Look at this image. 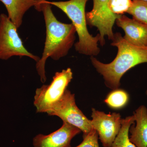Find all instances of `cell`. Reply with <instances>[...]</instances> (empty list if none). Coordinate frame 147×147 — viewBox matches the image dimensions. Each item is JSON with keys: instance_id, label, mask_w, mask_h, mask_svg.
<instances>
[{"instance_id": "cell-18", "label": "cell", "mask_w": 147, "mask_h": 147, "mask_svg": "<svg viewBox=\"0 0 147 147\" xmlns=\"http://www.w3.org/2000/svg\"><path fill=\"white\" fill-rule=\"evenodd\" d=\"M140 1H147V0H140Z\"/></svg>"}, {"instance_id": "cell-10", "label": "cell", "mask_w": 147, "mask_h": 147, "mask_svg": "<svg viewBox=\"0 0 147 147\" xmlns=\"http://www.w3.org/2000/svg\"><path fill=\"white\" fill-rule=\"evenodd\" d=\"M117 26L125 32L124 39L130 44L147 47V26L125 15L119 16L116 20Z\"/></svg>"}, {"instance_id": "cell-3", "label": "cell", "mask_w": 147, "mask_h": 147, "mask_svg": "<svg viewBox=\"0 0 147 147\" xmlns=\"http://www.w3.org/2000/svg\"><path fill=\"white\" fill-rule=\"evenodd\" d=\"M89 0H69L65 1H49L52 5L60 9L71 21L79 37L78 42L74 44L78 53L94 57L100 53L98 42L100 38L99 34L93 36L87 28L86 7Z\"/></svg>"}, {"instance_id": "cell-17", "label": "cell", "mask_w": 147, "mask_h": 147, "mask_svg": "<svg viewBox=\"0 0 147 147\" xmlns=\"http://www.w3.org/2000/svg\"><path fill=\"white\" fill-rule=\"evenodd\" d=\"M97 132L93 128L89 133L83 135V141L75 147H99Z\"/></svg>"}, {"instance_id": "cell-7", "label": "cell", "mask_w": 147, "mask_h": 147, "mask_svg": "<svg viewBox=\"0 0 147 147\" xmlns=\"http://www.w3.org/2000/svg\"><path fill=\"white\" fill-rule=\"evenodd\" d=\"M109 0H93V6L90 11L86 13L87 24L95 27L99 31L100 45L105 44V37L113 40L114 34L113 27L119 16L113 14L109 9Z\"/></svg>"}, {"instance_id": "cell-9", "label": "cell", "mask_w": 147, "mask_h": 147, "mask_svg": "<svg viewBox=\"0 0 147 147\" xmlns=\"http://www.w3.org/2000/svg\"><path fill=\"white\" fill-rule=\"evenodd\" d=\"M81 130L66 122L53 133L44 135L38 134L33 139L34 147H71L72 139L80 134Z\"/></svg>"}, {"instance_id": "cell-2", "label": "cell", "mask_w": 147, "mask_h": 147, "mask_svg": "<svg viewBox=\"0 0 147 147\" xmlns=\"http://www.w3.org/2000/svg\"><path fill=\"white\" fill-rule=\"evenodd\" d=\"M111 45L117 48L115 59L109 63L101 62L91 57L93 66L102 75L106 86L113 90L120 86L122 77L127 71L141 64L147 63V47L136 46L129 43L120 33L114 34Z\"/></svg>"}, {"instance_id": "cell-4", "label": "cell", "mask_w": 147, "mask_h": 147, "mask_svg": "<svg viewBox=\"0 0 147 147\" xmlns=\"http://www.w3.org/2000/svg\"><path fill=\"white\" fill-rule=\"evenodd\" d=\"M72 79L71 69L67 68L56 72L50 84L37 89L34 101L36 113H47L62 96Z\"/></svg>"}, {"instance_id": "cell-6", "label": "cell", "mask_w": 147, "mask_h": 147, "mask_svg": "<svg viewBox=\"0 0 147 147\" xmlns=\"http://www.w3.org/2000/svg\"><path fill=\"white\" fill-rule=\"evenodd\" d=\"M47 113L49 115L59 117L63 122L76 127L83 132V135L88 134L93 128L91 120L76 105L75 95L67 89Z\"/></svg>"}, {"instance_id": "cell-8", "label": "cell", "mask_w": 147, "mask_h": 147, "mask_svg": "<svg viewBox=\"0 0 147 147\" xmlns=\"http://www.w3.org/2000/svg\"><path fill=\"white\" fill-rule=\"evenodd\" d=\"M92 111L91 122L98 139L103 147H111L121 127L123 119L120 114H106L94 108H92Z\"/></svg>"}, {"instance_id": "cell-15", "label": "cell", "mask_w": 147, "mask_h": 147, "mask_svg": "<svg viewBox=\"0 0 147 147\" xmlns=\"http://www.w3.org/2000/svg\"><path fill=\"white\" fill-rule=\"evenodd\" d=\"M127 13L133 19L147 26V1L132 0V5Z\"/></svg>"}, {"instance_id": "cell-11", "label": "cell", "mask_w": 147, "mask_h": 147, "mask_svg": "<svg viewBox=\"0 0 147 147\" xmlns=\"http://www.w3.org/2000/svg\"><path fill=\"white\" fill-rule=\"evenodd\" d=\"M135 122L129 129V140L136 147H147V108L142 105L133 113Z\"/></svg>"}, {"instance_id": "cell-12", "label": "cell", "mask_w": 147, "mask_h": 147, "mask_svg": "<svg viewBox=\"0 0 147 147\" xmlns=\"http://www.w3.org/2000/svg\"><path fill=\"white\" fill-rule=\"evenodd\" d=\"M5 5L8 16L18 28L23 23L26 12L32 7H35L39 0H0Z\"/></svg>"}, {"instance_id": "cell-1", "label": "cell", "mask_w": 147, "mask_h": 147, "mask_svg": "<svg viewBox=\"0 0 147 147\" xmlns=\"http://www.w3.org/2000/svg\"><path fill=\"white\" fill-rule=\"evenodd\" d=\"M42 11L46 28V36L42 57L36 64V69L42 83L46 82L45 65L48 58L58 60L68 54L76 39V29L72 24H64L58 21L46 0H39L35 7Z\"/></svg>"}, {"instance_id": "cell-13", "label": "cell", "mask_w": 147, "mask_h": 147, "mask_svg": "<svg viewBox=\"0 0 147 147\" xmlns=\"http://www.w3.org/2000/svg\"><path fill=\"white\" fill-rule=\"evenodd\" d=\"M134 123L133 115L123 119L120 130L110 147H136L129 140V134L130 126Z\"/></svg>"}, {"instance_id": "cell-16", "label": "cell", "mask_w": 147, "mask_h": 147, "mask_svg": "<svg viewBox=\"0 0 147 147\" xmlns=\"http://www.w3.org/2000/svg\"><path fill=\"white\" fill-rule=\"evenodd\" d=\"M132 4V0H109L108 7L113 14L120 16L127 13Z\"/></svg>"}, {"instance_id": "cell-19", "label": "cell", "mask_w": 147, "mask_h": 147, "mask_svg": "<svg viewBox=\"0 0 147 147\" xmlns=\"http://www.w3.org/2000/svg\"><path fill=\"white\" fill-rule=\"evenodd\" d=\"M146 95H147V90L146 91Z\"/></svg>"}, {"instance_id": "cell-5", "label": "cell", "mask_w": 147, "mask_h": 147, "mask_svg": "<svg viewBox=\"0 0 147 147\" xmlns=\"http://www.w3.org/2000/svg\"><path fill=\"white\" fill-rule=\"evenodd\" d=\"M18 28L8 16L0 15V59L7 60L13 56L27 57L36 62L40 59L24 47L17 32Z\"/></svg>"}, {"instance_id": "cell-14", "label": "cell", "mask_w": 147, "mask_h": 147, "mask_svg": "<svg viewBox=\"0 0 147 147\" xmlns=\"http://www.w3.org/2000/svg\"><path fill=\"white\" fill-rule=\"evenodd\" d=\"M129 96L127 93L123 90L116 89L107 96L104 102L110 108L119 109L123 108L128 102Z\"/></svg>"}]
</instances>
